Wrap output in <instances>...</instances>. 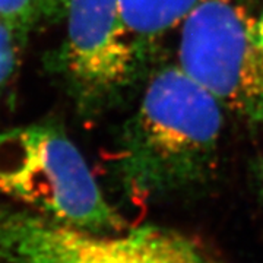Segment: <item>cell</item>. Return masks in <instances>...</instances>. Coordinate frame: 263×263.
Listing matches in <instances>:
<instances>
[{
	"label": "cell",
	"mask_w": 263,
	"mask_h": 263,
	"mask_svg": "<svg viewBox=\"0 0 263 263\" xmlns=\"http://www.w3.org/2000/svg\"><path fill=\"white\" fill-rule=\"evenodd\" d=\"M65 37L50 53L76 113L92 120L113 108L142 76L120 0H69Z\"/></svg>",
	"instance_id": "obj_4"
},
{
	"label": "cell",
	"mask_w": 263,
	"mask_h": 263,
	"mask_svg": "<svg viewBox=\"0 0 263 263\" xmlns=\"http://www.w3.org/2000/svg\"><path fill=\"white\" fill-rule=\"evenodd\" d=\"M256 173H257L259 190H260V195H262L263 199V151L260 152V157H259V160H257V168H256Z\"/></svg>",
	"instance_id": "obj_9"
},
{
	"label": "cell",
	"mask_w": 263,
	"mask_h": 263,
	"mask_svg": "<svg viewBox=\"0 0 263 263\" xmlns=\"http://www.w3.org/2000/svg\"><path fill=\"white\" fill-rule=\"evenodd\" d=\"M179 29L177 65L226 111L263 124V3L200 0Z\"/></svg>",
	"instance_id": "obj_3"
},
{
	"label": "cell",
	"mask_w": 263,
	"mask_h": 263,
	"mask_svg": "<svg viewBox=\"0 0 263 263\" xmlns=\"http://www.w3.org/2000/svg\"><path fill=\"white\" fill-rule=\"evenodd\" d=\"M200 0H120L136 56L146 73L157 48Z\"/></svg>",
	"instance_id": "obj_6"
},
{
	"label": "cell",
	"mask_w": 263,
	"mask_h": 263,
	"mask_svg": "<svg viewBox=\"0 0 263 263\" xmlns=\"http://www.w3.org/2000/svg\"><path fill=\"white\" fill-rule=\"evenodd\" d=\"M27 41V34L0 19V94L16 73Z\"/></svg>",
	"instance_id": "obj_8"
},
{
	"label": "cell",
	"mask_w": 263,
	"mask_h": 263,
	"mask_svg": "<svg viewBox=\"0 0 263 263\" xmlns=\"http://www.w3.org/2000/svg\"><path fill=\"white\" fill-rule=\"evenodd\" d=\"M0 195L76 228L105 233L126 227L56 122L0 129Z\"/></svg>",
	"instance_id": "obj_2"
},
{
	"label": "cell",
	"mask_w": 263,
	"mask_h": 263,
	"mask_svg": "<svg viewBox=\"0 0 263 263\" xmlns=\"http://www.w3.org/2000/svg\"><path fill=\"white\" fill-rule=\"evenodd\" d=\"M224 111L177 63L158 67L117 136L113 174L123 192L146 202L209 183L219 164Z\"/></svg>",
	"instance_id": "obj_1"
},
{
	"label": "cell",
	"mask_w": 263,
	"mask_h": 263,
	"mask_svg": "<svg viewBox=\"0 0 263 263\" xmlns=\"http://www.w3.org/2000/svg\"><path fill=\"white\" fill-rule=\"evenodd\" d=\"M69 0H0V19L29 37L31 32L63 22Z\"/></svg>",
	"instance_id": "obj_7"
},
{
	"label": "cell",
	"mask_w": 263,
	"mask_h": 263,
	"mask_svg": "<svg viewBox=\"0 0 263 263\" xmlns=\"http://www.w3.org/2000/svg\"><path fill=\"white\" fill-rule=\"evenodd\" d=\"M44 263H218L187 237L162 227L119 231L67 230Z\"/></svg>",
	"instance_id": "obj_5"
}]
</instances>
